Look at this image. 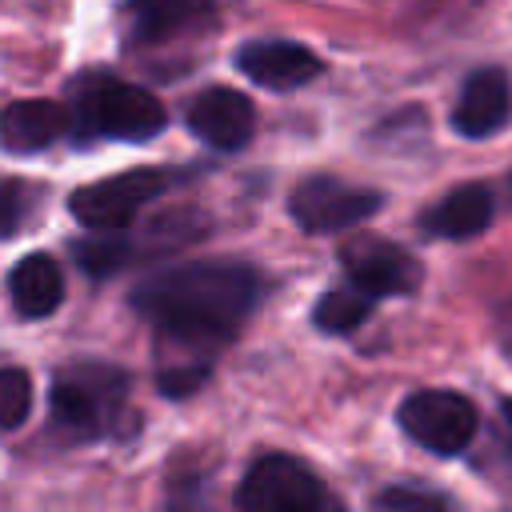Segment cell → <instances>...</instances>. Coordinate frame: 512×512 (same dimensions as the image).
Instances as JSON below:
<instances>
[{
	"mask_svg": "<svg viewBox=\"0 0 512 512\" xmlns=\"http://www.w3.org/2000/svg\"><path fill=\"white\" fill-rule=\"evenodd\" d=\"M260 296V280L252 268L236 260L184 264L144 280L132 292V308L188 360L208 364L216 348H224L236 328L248 320Z\"/></svg>",
	"mask_w": 512,
	"mask_h": 512,
	"instance_id": "6da1fadb",
	"label": "cell"
},
{
	"mask_svg": "<svg viewBox=\"0 0 512 512\" xmlns=\"http://www.w3.org/2000/svg\"><path fill=\"white\" fill-rule=\"evenodd\" d=\"M80 120L88 136H112V140H148L168 124L164 104L124 80H100L84 88Z\"/></svg>",
	"mask_w": 512,
	"mask_h": 512,
	"instance_id": "7a4b0ae2",
	"label": "cell"
},
{
	"mask_svg": "<svg viewBox=\"0 0 512 512\" xmlns=\"http://www.w3.org/2000/svg\"><path fill=\"white\" fill-rule=\"evenodd\" d=\"M476 404L452 388H424L400 404V428L428 452L456 456L476 436Z\"/></svg>",
	"mask_w": 512,
	"mask_h": 512,
	"instance_id": "3957f363",
	"label": "cell"
},
{
	"mask_svg": "<svg viewBox=\"0 0 512 512\" xmlns=\"http://www.w3.org/2000/svg\"><path fill=\"white\" fill-rule=\"evenodd\" d=\"M236 500L240 512H320L324 484L304 460L276 452L248 468Z\"/></svg>",
	"mask_w": 512,
	"mask_h": 512,
	"instance_id": "277c9868",
	"label": "cell"
},
{
	"mask_svg": "<svg viewBox=\"0 0 512 512\" xmlns=\"http://www.w3.org/2000/svg\"><path fill=\"white\" fill-rule=\"evenodd\" d=\"M164 188H168V176H164L160 168H132V172L104 176V180H92V184L76 188V192L68 196V208H72V216H76L84 228L116 232V228H124L148 200H156Z\"/></svg>",
	"mask_w": 512,
	"mask_h": 512,
	"instance_id": "5b68a950",
	"label": "cell"
},
{
	"mask_svg": "<svg viewBox=\"0 0 512 512\" xmlns=\"http://www.w3.org/2000/svg\"><path fill=\"white\" fill-rule=\"evenodd\" d=\"M380 192L344 184L336 176H308L292 188L288 212L304 232H344L360 220H368L380 208Z\"/></svg>",
	"mask_w": 512,
	"mask_h": 512,
	"instance_id": "8992f818",
	"label": "cell"
},
{
	"mask_svg": "<svg viewBox=\"0 0 512 512\" xmlns=\"http://www.w3.org/2000/svg\"><path fill=\"white\" fill-rule=\"evenodd\" d=\"M344 272L352 280L356 292L364 296H396V292H412L420 284V264L412 252H404L392 240L368 236V240H348L340 248Z\"/></svg>",
	"mask_w": 512,
	"mask_h": 512,
	"instance_id": "52a82bcc",
	"label": "cell"
},
{
	"mask_svg": "<svg viewBox=\"0 0 512 512\" xmlns=\"http://www.w3.org/2000/svg\"><path fill=\"white\" fill-rule=\"evenodd\" d=\"M236 68L256 80L260 88H272V92H292V88H304L308 80L320 76V56L296 40H252L236 52Z\"/></svg>",
	"mask_w": 512,
	"mask_h": 512,
	"instance_id": "ba28073f",
	"label": "cell"
},
{
	"mask_svg": "<svg viewBox=\"0 0 512 512\" xmlns=\"http://www.w3.org/2000/svg\"><path fill=\"white\" fill-rule=\"evenodd\" d=\"M188 128L204 144H212L220 152H236L256 132V108L236 88H208L188 104Z\"/></svg>",
	"mask_w": 512,
	"mask_h": 512,
	"instance_id": "9c48e42d",
	"label": "cell"
},
{
	"mask_svg": "<svg viewBox=\"0 0 512 512\" xmlns=\"http://www.w3.org/2000/svg\"><path fill=\"white\" fill-rule=\"evenodd\" d=\"M512 116V84L500 68H480L464 80L460 88V100H456V112H452V124L460 136L468 140H484L492 132H500Z\"/></svg>",
	"mask_w": 512,
	"mask_h": 512,
	"instance_id": "30bf717a",
	"label": "cell"
},
{
	"mask_svg": "<svg viewBox=\"0 0 512 512\" xmlns=\"http://www.w3.org/2000/svg\"><path fill=\"white\" fill-rule=\"evenodd\" d=\"M492 212H496V200H492L488 184H460L440 204H432L424 212L420 228L432 236H444V240H468L492 224Z\"/></svg>",
	"mask_w": 512,
	"mask_h": 512,
	"instance_id": "8fae6325",
	"label": "cell"
},
{
	"mask_svg": "<svg viewBox=\"0 0 512 512\" xmlns=\"http://www.w3.org/2000/svg\"><path fill=\"white\" fill-rule=\"evenodd\" d=\"M68 132V112L56 100H16L0 112V136L12 152H40Z\"/></svg>",
	"mask_w": 512,
	"mask_h": 512,
	"instance_id": "7c38bea8",
	"label": "cell"
},
{
	"mask_svg": "<svg viewBox=\"0 0 512 512\" xmlns=\"http://www.w3.org/2000/svg\"><path fill=\"white\" fill-rule=\"evenodd\" d=\"M8 288H12L16 312L28 316V320H40V316H48V312L60 308V300H64V272L56 268L52 256L32 252V256H24L12 268Z\"/></svg>",
	"mask_w": 512,
	"mask_h": 512,
	"instance_id": "4fadbf2b",
	"label": "cell"
},
{
	"mask_svg": "<svg viewBox=\"0 0 512 512\" xmlns=\"http://www.w3.org/2000/svg\"><path fill=\"white\" fill-rule=\"evenodd\" d=\"M368 312H372V296H364L356 288H336V292H324L316 300L312 320L324 332H352Z\"/></svg>",
	"mask_w": 512,
	"mask_h": 512,
	"instance_id": "5bb4252c",
	"label": "cell"
},
{
	"mask_svg": "<svg viewBox=\"0 0 512 512\" xmlns=\"http://www.w3.org/2000/svg\"><path fill=\"white\" fill-rule=\"evenodd\" d=\"M52 416L60 428L76 432V436H92L96 432V396L76 380V384H56L52 388Z\"/></svg>",
	"mask_w": 512,
	"mask_h": 512,
	"instance_id": "9a60e30c",
	"label": "cell"
},
{
	"mask_svg": "<svg viewBox=\"0 0 512 512\" xmlns=\"http://www.w3.org/2000/svg\"><path fill=\"white\" fill-rule=\"evenodd\" d=\"M128 256H132V248H128V240H120V236H92V240H80V244H76V264H80L88 276H96V280L120 272Z\"/></svg>",
	"mask_w": 512,
	"mask_h": 512,
	"instance_id": "2e32d148",
	"label": "cell"
},
{
	"mask_svg": "<svg viewBox=\"0 0 512 512\" xmlns=\"http://www.w3.org/2000/svg\"><path fill=\"white\" fill-rule=\"evenodd\" d=\"M132 8L148 36H164V32L188 24L204 8V0H132Z\"/></svg>",
	"mask_w": 512,
	"mask_h": 512,
	"instance_id": "e0dca14e",
	"label": "cell"
},
{
	"mask_svg": "<svg viewBox=\"0 0 512 512\" xmlns=\"http://www.w3.org/2000/svg\"><path fill=\"white\" fill-rule=\"evenodd\" d=\"M32 408V380L24 368H0V428H20Z\"/></svg>",
	"mask_w": 512,
	"mask_h": 512,
	"instance_id": "ac0fdd59",
	"label": "cell"
},
{
	"mask_svg": "<svg viewBox=\"0 0 512 512\" xmlns=\"http://www.w3.org/2000/svg\"><path fill=\"white\" fill-rule=\"evenodd\" d=\"M372 512H456L452 500L440 492H416V488H388L376 496Z\"/></svg>",
	"mask_w": 512,
	"mask_h": 512,
	"instance_id": "d6986e66",
	"label": "cell"
},
{
	"mask_svg": "<svg viewBox=\"0 0 512 512\" xmlns=\"http://www.w3.org/2000/svg\"><path fill=\"white\" fill-rule=\"evenodd\" d=\"M168 512H212L208 496H204V484L200 480H184L172 488V500H168Z\"/></svg>",
	"mask_w": 512,
	"mask_h": 512,
	"instance_id": "ffe728a7",
	"label": "cell"
},
{
	"mask_svg": "<svg viewBox=\"0 0 512 512\" xmlns=\"http://www.w3.org/2000/svg\"><path fill=\"white\" fill-rule=\"evenodd\" d=\"M20 224V200L8 184H0V236H8Z\"/></svg>",
	"mask_w": 512,
	"mask_h": 512,
	"instance_id": "44dd1931",
	"label": "cell"
},
{
	"mask_svg": "<svg viewBox=\"0 0 512 512\" xmlns=\"http://www.w3.org/2000/svg\"><path fill=\"white\" fill-rule=\"evenodd\" d=\"M504 412H508V416H512V400H508V404H504Z\"/></svg>",
	"mask_w": 512,
	"mask_h": 512,
	"instance_id": "7402d4cb",
	"label": "cell"
}]
</instances>
